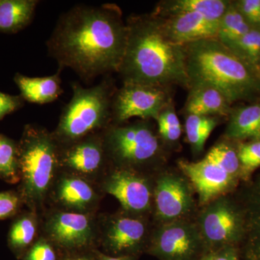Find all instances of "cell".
<instances>
[{
  "label": "cell",
  "instance_id": "22",
  "mask_svg": "<svg viewBox=\"0 0 260 260\" xmlns=\"http://www.w3.org/2000/svg\"><path fill=\"white\" fill-rule=\"evenodd\" d=\"M231 3L229 0H162L156 5L152 13L162 18L194 13L220 21Z\"/></svg>",
  "mask_w": 260,
  "mask_h": 260
},
{
  "label": "cell",
  "instance_id": "14",
  "mask_svg": "<svg viewBox=\"0 0 260 260\" xmlns=\"http://www.w3.org/2000/svg\"><path fill=\"white\" fill-rule=\"evenodd\" d=\"M59 146L60 172L99 184L109 168L102 133Z\"/></svg>",
  "mask_w": 260,
  "mask_h": 260
},
{
  "label": "cell",
  "instance_id": "2",
  "mask_svg": "<svg viewBox=\"0 0 260 260\" xmlns=\"http://www.w3.org/2000/svg\"><path fill=\"white\" fill-rule=\"evenodd\" d=\"M126 25L125 51L117 72L123 83L188 90L184 46L168 40L158 17L152 13L130 15Z\"/></svg>",
  "mask_w": 260,
  "mask_h": 260
},
{
  "label": "cell",
  "instance_id": "16",
  "mask_svg": "<svg viewBox=\"0 0 260 260\" xmlns=\"http://www.w3.org/2000/svg\"><path fill=\"white\" fill-rule=\"evenodd\" d=\"M177 165L198 194L201 207L219 197L234 194L241 183L207 155L197 162L179 160Z\"/></svg>",
  "mask_w": 260,
  "mask_h": 260
},
{
  "label": "cell",
  "instance_id": "36",
  "mask_svg": "<svg viewBox=\"0 0 260 260\" xmlns=\"http://www.w3.org/2000/svg\"><path fill=\"white\" fill-rule=\"evenodd\" d=\"M204 260H240L239 248L228 246L208 253L203 256Z\"/></svg>",
  "mask_w": 260,
  "mask_h": 260
},
{
  "label": "cell",
  "instance_id": "32",
  "mask_svg": "<svg viewBox=\"0 0 260 260\" xmlns=\"http://www.w3.org/2000/svg\"><path fill=\"white\" fill-rule=\"evenodd\" d=\"M59 252L50 241L41 234L21 259L59 260Z\"/></svg>",
  "mask_w": 260,
  "mask_h": 260
},
{
  "label": "cell",
  "instance_id": "13",
  "mask_svg": "<svg viewBox=\"0 0 260 260\" xmlns=\"http://www.w3.org/2000/svg\"><path fill=\"white\" fill-rule=\"evenodd\" d=\"M172 88L123 83L113 95L112 124L128 122L131 118L156 119L162 108L173 100Z\"/></svg>",
  "mask_w": 260,
  "mask_h": 260
},
{
  "label": "cell",
  "instance_id": "33",
  "mask_svg": "<svg viewBox=\"0 0 260 260\" xmlns=\"http://www.w3.org/2000/svg\"><path fill=\"white\" fill-rule=\"evenodd\" d=\"M21 197L17 190L0 192V220L13 218L23 209Z\"/></svg>",
  "mask_w": 260,
  "mask_h": 260
},
{
  "label": "cell",
  "instance_id": "41",
  "mask_svg": "<svg viewBox=\"0 0 260 260\" xmlns=\"http://www.w3.org/2000/svg\"><path fill=\"white\" fill-rule=\"evenodd\" d=\"M259 101H260V99H259Z\"/></svg>",
  "mask_w": 260,
  "mask_h": 260
},
{
  "label": "cell",
  "instance_id": "29",
  "mask_svg": "<svg viewBox=\"0 0 260 260\" xmlns=\"http://www.w3.org/2000/svg\"><path fill=\"white\" fill-rule=\"evenodd\" d=\"M251 28L232 1L229 9L219 21L217 39L226 45L242 37Z\"/></svg>",
  "mask_w": 260,
  "mask_h": 260
},
{
  "label": "cell",
  "instance_id": "30",
  "mask_svg": "<svg viewBox=\"0 0 260 260\" xmlns=\"http://www.w3.org/2000/svg\"><path fill=\"white\" fill-rule=\"evenodd\" d=\"M206 155L218 162L232 177L242 182L237 143L223 138L210 149Z\"/></svg>",
  "mask_w": 260,
  "mask_h": 260
},
{
  "label": "cell",
  "instance_id": "6",
  "mask_svg": "<svg viewBox=\"0 0 260 260\" xmlns=\"http://www.w3.org/2000/svg\"><path fill=\"white\" fill-rule=\"evenodd\" d=\"M71 86L73 97L63 108L59 122L52 131L59 145L102 133L112 124V99L116 89L109 75L90 88H83L76 82Z\"/></svg>",
  "mask_w": 260,
  "mask_h": 260
},
{
  "label": "cell",
  "instance_id": "4",
  "mask_svg": "<svg viewBox=\"0 0 260 260\" xmlns=\"http://www.w3.org/2000/svg\"><path fill=\"white\" fill-rule=\"evenodd\" d=\"M59 144L52 132L37 124L24 126L18 140V189L24 206L42 215L47 208L48 197L60 172Z\"/></svg>",
  "mask_w": 260,
  "mask_h": 260
},
{
  "label": "cell",
  "instance_id": "18",
  "mask_svg": "<svg viewBox=\"0 0 260 260\" xmlns=\"http://www.w3.org/2000/svg\"><path fill=\"white\" fill-rule=\"evenodd\" d=\"M158 18L164 36L174 44L184 46L198 41L218 38V20L198 13H182Z\"/></svg>",
  "mask_w": 260,
  "mask_h": 260
},
{
  "label": "cell",
  "instance_id": "10",
  "mask_svg": "<svg viewBox=\"0 0 260 260\" xmlns=\"http://www.w3.org/2000/svg\"><path fill=\"white\" fill-rule=\"evenodd\" d=\"M154 178V220L156 225L190 220L196 210L194 189L181 172L160 169Z\"/></svg>",
  "mask_w": 260,
  "mask_h": 260
},
{
  "label": "cell",
  "instance_id": "23",
  "mask_svg": "<svg viewBox=\"0 0 260 260\" xmlns=\"http://www.w3.org/2000/svg\"><path fill=\"white\" fill-rule=\"evenodd\" d=\"M232 109V104L221 92L211 87L199 86L189 89L184 111L185 115L227 118Z\"/></svg>",
  "mask_w": 260,
  "mask_h": 260
},
{
  "label": "cell",
  "instance_id": "19",
  "mask_svg": "<svg viewBox=\"0 0 260 260\" xmlns=\"http://www.w3.org/2000/svg\"><path fill=\"white\" fill-rule=\"evenodd\" d=\"M257 102L232 107L224 138L236 143L260 140V101Z\"/></svg>",
  "mask_w": 260,
  "mask_h": 260
},
{
  "label": "cell",
  "instance_id": "15",
  "mask_svg": "<svg viewBox=\"0 0 260 260\" xmlns=\"http://www.w3.org/2000/svg\"><path fill=\"white\" fill-rule=\"evenodd\" d=\"M103 198L104 194L97 184L60 172L51 186L47 208L73 213H98Z\"/></svg>",
  "mask_w": 260,
  "mask_h": 260
},
{
  "label": "cell",
  "instance_id": "35",
  "mask_svg": "<svg viewBox=\"0 0 260 260\" xmlns=\"http://www.w3.org/2000/svg\"><path fill=\"white\" fill-rule=\"evenodd\" d=\"M25 104L23 98L19 95L0 92V121L5 116L21 109Z\"/></svg>",
  "mask_w": 260,
  "mask_h": 260
},
{
  "label": "cell",
  "instance_id": "8",
  "mask_svg": "<svg viewBox=\"0 0 260 260\" xmlns=\"http://www.w3.org/2000/svg\"><path fill=\"white\" fill-rule=\"evenodd\" d=\"M99 246L104 254L135 258L145 252L153 228L150 217L126 213L99 214Z\"/></svg>",
  "mask_w": 260,
  "mask_h": 260
},
{
  "label": "cell",
  "instance_id": "25",
  "mask_svg": "<svg viewBox=\"0 0 260 260\" xmlns=\"http://www.w3.org/2000/svg\"><path fill=\"white\" fill-rule=\"evenodd\" d=\"M220 116H209L187 114L186 115L185 129L186 140L195 155L204 150L207 140L221 121Z\"/></svg>",
  "mask_w": 260,
  "mask_h": 260
},
{
  "label": "cell",
  "instance_id": "39",
  "mask_svg": "<svg viewBox=\"0 0 260 260\" xmlns=\"http://www.w3.org/2000/svg\"><path fill=\"white\" fill-rule=\"evenodd\" d=\"M256 74H257L258 78H259V80L260 81V64L259 67H258L257 70H256Z\"/></svg>",
  "mask_w": 260,
  "mask_h": 260
},
{
  "label": "cell",
  "instance_id": "31",
  "mask_svg": "<svg viewBox=\"0 0 260 260\" xmlns=\"http://www.w3.org/2000/svg\"><path fill=\"white\" fill-rule=\"evenodd\" d=\"M242 183L249 181L260 168V140L237 143Z\"/></svg>",
  "mask_w": 260,
  "mask_h": 260
},
{
  "label": "cell",
  "instance_id": "38",
  "mask_svg": "<svg viewBox=\"0 0 260 260\" xmlns=\"http://www.w3.org/2000/svg\"><path fill=\"white\" fill-rule=\"evenodd\" d=\"M93 251L90 252L83 253V254H74L66 256L62 260H95Z\"/></svg>",
  "mask_w": 260,
  "mask_h": 260
},
{
  "label": "cell",
  "instance_id": "11",
  "mask_svg": "<svg viewBox=\"0 0 260 260\" xmlns=\"http://www.w3.org/2000/svg\"><path fill=\"white\" fill-rule=\"evenodd\" d=\"M153 175L109 166L98 186L103 194L115 198L126 213L150 217L153 208Z\"/></svg>",
  "mask_w": 260,
  "mask_h": 260
},
{
  "label": "cell",
  "instance_id": "28",
  "mask_svg": "<svg viewBox=\"0 0 260 260\" xmlns=\"http://www.w3.org/2000/svg\"><path fill=\"white\" fill-rule=\"evenodd\" d=\"M18 141L0 133V179L10 184H19Z\"/></svg>",
  "mask_w": 260,
  "mask_h": 260
},
{
  "label": "cell",
  "instance_id": "20",
  "mask_svg": "<svg viewBox=\"0 0 260 260\" xmlns=\"http://www.w3.org/2000/svg\"><path fill=\"white\" fill-rule=\"evenodd\" d=\"M61 71L59 70L55 74L45 77H28L16 73L14 81L20 96L25 102L39 105L54 102L64 92L61 86Z\"/></svg>",
  "mask_w": 260,
  "mask_h": 260
},
{
  "label": "cell",
  "instance_id": "21",
  "mask_svg": "<svg viewBox=\"0 0 260 260\" xmlns=\"http://www.w3.org/2000/svg\"><path fill=\"white\" fill-rule=\"evenodd\" d=\"M40 235V215L25 208L12 218L8 234V246L18 259H22Z\"/></svg>",
  "mask_w": 260,
  "mask_h": 260
},
{
  "label": "cell",
  "instance_id": "24",
  "mask_svg": "<svg viewBox=\"0 0 260 260\" xmlns=\"http://www.w3.org/2000/svg\"><path fill=\"white\" fill-rule=\"evenodd\" d=\"M39 3L38 0H0V34H17L28 27Z\"/></svg>",
  "mask_w": 260,
  "mask_h": 260
},
{
  "label": "cell",
  "instance_id": "12",
  "mask_svg": "<svg viewBox=\"0 0 260 260\" xmlns=\"http://www.w3.org/2000/svg\"><path fill=\"white\" fill-rule=\"evenodd\" d=\"M145 252L159 260H199L207 254L196 222L191 219L155 225Z\"/></svg>",
  "mask_w": 260,
  "mask_h": 260
},
{
  "label": "cell",
  "instance_id": "7",
  "mask_svg": "<svg viewBox=\"0 0 260 260\" xmlns=\"http://www.w3.org/2000/svg\"><path fill=\"white\" fill-rule=\"evenodd\" d=\"M41 217V234L68 256L90 252L99 246V214L47 208Z\"/></svg>",
  "mask_w": 260,
  "mask_h": 260
},
{
  "label": "cell",
  "instance_id": "27",
  "mask_svg": "<svg viewBox=\"0 0 260 260\" xmlns=\"http://www.w3.org/2000/svg\"><path fill=\"white\" fill-rule=\"evenodd\" d=\"M225 46L256 73L260 64V26L252 27L242 37Z\"/></svg>",
  "mask_w": 260,
  "mask_h": 260
},
{
  "label": "cell",
  "instance_id": "40",
  "mask_svg": "<svg viewBox=\"0 0 260 260\" xmlns=\"http://www.w3.org/2000/svg\"><path fill=\"white\" fill-rule=\"evenodd\" d=\"M199 260H204V259H203V258H201V259H200Z\"/></svg>",
  "mask_w": 260,
  "mask_h": 260
},
{
  "label": "cell",
  "instance_id": "5",
  "mask_svg": "<svg viewBox=\"0 0 260 260\" xmlns=\"http://www.w3.org/2000/svg\"><path fill=\"white\" fill-rule=\"evenodd\" d=\"M102 137L110 167L155 174L167 161L169 150L150 120L111 124Z\"/></svg>",
  "mask_w": 260,
  "mask_h": 260
},
{
  "label": "cell",
  "instance_id": "3",
  "mask_svg": "<svg viewBox=\"0 0 260 260\" xmlns=\"http://www.w3.org/2000/svg\"><path fill=\"white\" fill-rule=\"evenodd\" d=\"M184 47L188 90L211 87L232 104L259 100L260 81L256 72L218 39L198 41Z\"/></svg>",
  "mask_w": 260,
  "mask_h": 260
},
{
  "label": "cell",
  "instance_id": "37",
  "mask_svg": "<svg viewBox=\"0 0 260 260\" xmlns=\"http://www.w3.org/2000/svg\"><path fill=\"white\" fill-rule=\"evenodd\" d=\"M95 260H135V258L130 256H113L107 255L98 249L93 251Z\"/></svg>",
  "mask_w": 260,
  "mask_h": 260
},
{
  "label": "cell",
  "instance_id": "34",
  "mask_svg": "<svg viewBox=\"0 0 260 260\" xmlns=\"http://www.w3.org/2000/svg\"><path fill=\"white\" fill-rule=\"evenodd\" d=\"M233 4L251 27L260 26V0H237Z\"/></svg>",
  "mask_w": 260,
  "mask_h": 260
},
{
  "label": "cell",
  "instance_id": "26",
  "mask_svg": "<svg viewBox=\"0 0 260 260\" xmlns=\"http://www.w3.org/2000/svg\"><path fill=\"white\" fill-rule=\"evenodd\" d=\"M155 121L159 138L166 148L169 150L179 146L182 126L176 112L174 101H171L162 108Z\"/></svg>",
  "mask_w": 260,
  "mask_h": 260
},
{
  "label": "cell",
  "instance_id": "9",
  "mask_svg": "<svg viewBox=\"0 0 260 260\" xmlns=\"http://www.w3.org/2000/svg\"><path fill=\"white\" fill-rule=\"evenodd\" d=\"M219 197L202 207L196 223L207 254L228 246L239 248L244 233V215L234 195Z\"/></svg>",
  "mask_w": 260,
  "mask_h": 260
},
{
  "label": "cell",
  "instance_id": "17",
  "mask_svg": "<svg viewBox=\"0 0 260 260\" xmlns=\"http://www.w3.org/2000/svg\"><path fill=\"white\" fill-rule=\"evenodd\" d=\"M234 194L244 219V236L239 247L240 260H260V171Z\"/></svg>",
  "mask_w": 260,
  "mask_h": 260
},
{
  "label": "cell",
  "instance_id": "1",
  "mask_svg": "<svg viewBox=\"0 0 260 260\" xmlns=\"http://www.w3.org/2000/svg\"><path fill=\"white\" fill-rule=\"evenodd\" d=\"M127 28L114 4L78 5L61 14L47 42L59 70L70 68L84 81L117 73L125 51Z\"/></svg>",
  "mask_w": 260,
  "mask_h": 260
}]
</instances>
